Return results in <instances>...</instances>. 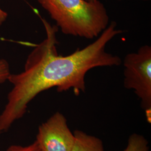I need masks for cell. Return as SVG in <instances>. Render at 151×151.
I'll list each match as a JSON object with an SVG mask.
<instances>
[{
  "label": "cell",
  "instance_id": "cell-9",
  "mask_svg": "<svg viewBox=\"0 0 151 151\" xmlns=\"http://www.w3.org/2000/svg\"><path fill=\"white\" fill-rule=\"evenodd\" d=\"M7 16V12L0 8V26L5 22Z\"/></svg>",
  "mask_w": 151,
  "mask_h": 151
},
{
  "label": "cell",
  "instance_id": "cell-11",
  "mask_svg": "<svg viewBox=\"0 0 151 151\" xmlns=\"http://www.w3.org/2000/svg\"><path fill=\"white\" fill-rule=\"evenodd\" d=\"M119 1H120V0H119ZM144 1H149V0H144Z\"/></svg>",
  "mask_w": 151,
  "mask_h": 151
},
{
  "label": "cell",
  "instance_id": "cell-4",
  "mask_svg": "<svg viewBox=\"0 0 151 151\" xmlns=\"http://www.w3.org/2000/svg\"><path fill=\"white\" fill-rule=\"evenodd\" d=\"M74 140L64 115L56 112L39 126L35 141L42 151H71Z\"/></svg>",
  "mask_w": 151,
  "mask_h": 151
},
{
  "label": "cell",
  "instance_id": "cell-6",
  "mask_svg": "<svg viewBox=\"0 0 151 151\" xmlns=\"http://www.w3.org/2000/svg\"><path fill=\"white\" fill-rule=\"evenodd\" d=\"M124 151H150L148 142L144 136L133 133L130 136Z\"/></svg>",
  "mask_w": 151,
  "mask_h": 151
},
{
  "label": "cell",
  "instance_id": "cell-2",
  "mask_svg": "<svg viewBox=\"0 0 151 151\" xmlns=\"http://www.w3.org/2000/svg\"><path fill=\"white\" fill-rule=\"evenodd\" d=\"M65 35L91 39L108 27L109 17L99 0H36Z\"/></svg>",
  "mask_w": 151,
  "mask_h": 151
},
{
  "label": "cell",
  "instance_id": "cell-1",
  "mask_svg": "<svg viewBox=\"0 0 151 151\" xmlns=\"http://www.w3.org/2000/svg\"><path fill=\"white\" fill-rule=\"evenodd\" d=\"M41 19L46 38L28 55L24 70L17 74L11 73L8 78L13 87L0 114V133L8 130L22 118L28 104L40 92L57 87L60 92L72 89L78 95L85 91L88 71L96 67L119 66L122 63L119 56L106 51L108 43L123 32L117 29L116 22H111L92 43L63 56L59 55L57 49L58 27Z\"/></svg>",
  "mask_w": 151,
  "mask_h": 151
},
{
  "label": "cell",
  "instance_id": "cell-10",
  "mask_svg": "<svg viewBox=\"0 0 151 151\" xmlns=\"http://www.w3.org/2000/svg\"><path fill=\"white\" fill-rule=\"evenodd\" d=\"M85 1H87V2H93V1H95L96 0H85Z\"/></svg>",
  "mask_w": 151,
  "mask_h": 151
},
{
  "label": "cell",
  "instance_id": "cell-5",
  "mask_svg": "<svg viewBox=\"0 0 151 151\" xmlns=\"http://www.w3.org/2000/svg\"><path fill=\"white\" fill-rule=\"evenodd\" d=\"M74 143L71 151H105L103 142L81 130H76Z\"/></svg>",
  "mask_w": 151,
  "mask_h": 151
},
{
  "label": "cell",
  "instance_id": "cell-8",
  "mask_svg": "<svg viewBox=\"0 0 151 151\" xmlns=\"http://www.w3.org/2000/svg\"><path fill=\"white\" fill-rule=\"evenodd\" d=\"M6 151H42L36 141L28 146L12 145L10 146Z\"/></svg>",
  "mask_w": 151,
  "mask_h": 151
},
{
  "label": "cell",
  "instance_id": "cell-7",
  "mask_svg": "<svg viewBox=\"0 0 151 151\" xmlns=\"http://www.w3.org/2000/svg\"><path fill=\"white\" fill-rule=\"evenodd\" d=\"M10 74L9 63L4 59H0V84L7 81Z\"/></svg>",
  "mask_w": 151,
  "mask_h": 151
},
{
  "label": "cell",
  "instance_id": "cell-3",
  "mask_svg": "<svg viewBox=\"0 0 151 151\" xmlns=\"http://www.w3.org/2000/svg\"><path fill=\"white\" fill-rule=\"evenodd\" d=\"M123 65L124 87L134 91L140 100L147 119L151 120V46L143 45L137 52L127 54Z\"/></svg>",
  "mask_w": 151,
  "mask_h": 151
}]
</instances>
